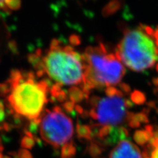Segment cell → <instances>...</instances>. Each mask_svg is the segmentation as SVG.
Instances as JSON below:
<instances>
[{
  "instance_id": "cell-1",
  "label": "cell",
  "mask_w": 158,
  "mask_h": 158,
  "mask_svg": "<svg viewBox=\"0 0 158 158\" xmlns=\"http://www.w3.org/2000/svg\"><path fill=\"white\" fill-rule=\"evenodd\" d=\"M11 111L16 116L38 124L48 103V85L38 81L32 73L11 72L7 81L0 86Z\"/></svg>"
},
{
  "instance_id": "cell-2",
  "label": "cell",
  "mask_w": 158,
  "mask_h": 158,
  "mask_svg": "<svg viewBox=\"0 0 158 158\" xmlns=\"http://www.w3.org/2000/svg\"><path fill=\"white\" fill-rule=\"evenodd\" d=\"M39 72L46 74L56 86L84 85L85 64L82 55L73 48L54 40L48 50L40 57Z\"/></svg>"
},
{
  "instance_id": "cell-3",
  "label": "cell",
  "mask_w": 158,
  "mask_h": 158,
  "mask_svg": "<svg viewBox=\"0 0 158 158\" xmlns=\"http://www.w3.org/2000/svg\"><path fill=\"white\" fill-rule=\"evenodd\" d=\"M82 56L85 64L83 89L86 92L94 88L115 87L125 75V66L117 54L107 52L102 44L87 48Z\"/></svg>"
},
{
  "instance_id": "cell-4",
  "label": "cell",
  "mask_w": 158,
  "mask_h": 158,
  "mask_svg": "<svg viewBox=\"0 0 158 158\" xmlns=\"http://www.w3.org/2000/svg\"><path fill=\"white\" fill-rule=\"evenodd\" d=\"M115 53L123 65L136 72L150 69L158 61V48L142 25L127 30Z\"/></svg>"
},
{
  "instance_id": "cell-5",
  "label": "cell",
  "mask_w": 158,
  "mask_h": 158,
  "mask_svg": "<svg viewBox=\"0 0 158 158\" xmlns=\"http://www.w3.org/2000/svg\"><path fill=\"white\" fill-rule=\"evenodd\" d=\"M131 106L122 91L115 87L107 88L104 96L92 100L90 115L102 127H115L132 120L135 115L128 111Z\"/></svg>"
},
{
  "instance_id": "cell-6",
  "label": "cell",
  "mask_w": 158,
  "mask_h": 158,
  "mask_svg": "<svg viewBox=\"0 0 158 158\" xmlns=\"http://www.w3.org/2000/svg\"><path fill=\"white\" fill-rule=\"evenodd\" d=\"M39 124L41 138L48 144L58 148L71 142L74 133L73 121L61 107L46 110Z\"/></svg>"
},
{
  "instance_id": "cell-7",
  "label": "cell",
  "mask_w": 158,
  "mask_h": 158,
  "mask_svg": "<svg viewBox=\"0 0 158 158\" xmlns=\"http://www.w3.org/2000/svg\"><path fill=\"white\" fill-rule=\"evenodd\" d=\"M110 158H143V156L135 144L129 140H123L113 149Z\"/></svg>"
},
{
  "instance_id": "cell-8",
  "label": "cell",
  "mask_w": 158,
  "mask_h": 158,
  "mask_svg": "<svg viewBox=\"0 0 158 158\" xmlns=\"http://www.w3.org/2000/svg\"><path fill=\"white\" fill-rule=\"evenodd\" d=\"M76 153V148L73 142L65 144L61 149V158H73Z\"/></svg>"
},
{
  "instance_id": "cell-9",
  "label": "cell",
  "mask_w": 158,
  "mask_h": 158,
  "mask_svg": "<svg viewBox=\"0 0 158 158\" xmlns=\"http://www.w3.org/2000/svg\"><path fill=\"white\" fill-rule=\"evenodd\" d=\"M134 140L138 144L143 146L149 141L150 138L148 136V133L145 129L139 130L136 131L135 133Z\"/></svg>"
},
{
  "instance_id": "cell-10",
  "label": "cell",
  "mask_w": 158,
  "mask_h": 158,
  "mask_svg": "<svg viewBox=\"0 0 158 158\" xmlns=\"http://www.w3.org/2000/svg\"><path fill=\"white\" fill-rule=\"evenodd\" d=\"M77 133L80 138H83L86 140H90L91 136V130L89 127L80 125L77 127Z\"/></svg>"
},
{
  "instance_id": "cell-11",
  "label": "cell",
  "mask_w": 158,
  "mask_h": 158,
  "mask_svg": "<svg viewBox=\"0 0 158 158\" xmlns=\"http://www.w3.org/2000/svg\"><path fill=\"white\" fill-rule=\"evenodd\" d=\"M132 100L137 104L141 105L146 101V96L144 94L140 91H135L131 96Z\"/></svg>"
},
{
  "instance_id": "cell-12",
  "label": "cell",
  "mask_w": 158,
  "mask_h": 158,
  "mask_svg": "<svg viewBox=\"0 0 158 158\" xmlns=\"http://www.w3.org/2000/svg\"><path fill=\"white\" fill-rule=\"evenodd\" d=\"M7 10L15 11L21 7V2L20 1H5Z\"/></svg>"
},
{
  "instance_id": "cell-13",
  "label": "cell",
  "mask_w": 158,
  "mask_h": 158,
  "mask_svg": "<svg viewBox=\"0 0 158 158\" xmlns=\"http://www.w3.org/2000/svg\"><path fill=\"white\" fill-rule=\"evenodd\" d=\"M22 146L26 148H31L34 144V140L31 135L29 136H27L24 137L22 140Z\"/></svg>"
},
{
  "instance_id": "cell-14",
  "label": "cell",
  "mask_w": 158,
  "mask_h": 158,
  "mask_svg": "<svg viewBox=\"0 0 158 158\" xmlns=\"http://www.w3.org/2000/svg\"><path fill=\"white\" fill-rule=\"evenodd\" d=\"M101 149L100 147L97 144H92L90 148V154L93 157H96L99 154H100Z\"/></svg>"
},
{
  "instance_id": "cell-15",
  "label": "cell",
  "mask_w": 158,
  "mask_h": 158,
  "mask_svg": "<svg viewBox=\"0 0 158 158\" xmlns=\"http://www.w3.org/2000/svg\"><path fill=\"white\" fill-rule=\"evenodd\" d=\"M152 148H154V150H153L151 154V158H158V140L156 139L155 143Z\"/></svg>"
},
{
  "instance_id": "cell-16",
  "label": "cell",
  "mask_w": 158,
  "mask_h": 158,
  "mask_svg": "<svg viewBox=\"0 0 158 158\" xmlns=\"http://www.w3.org/2000/svg\"><path fill=\"white\" fill-rule=\"evenodd\" d=\"M18 158H32V156L26 150H21L18 153Z\"/></svg>"
},
{
  "instance_id": "cell-17",
  "label": "cell",
  "mask_w": 158,
  "mask_h": 158,
  "mask_svg": "<svg viewBox=\"0 0 158 158\" xmlns=\"http://www.w3.org/2000/svg\"><path fill=\"white\" fill-rule=\"evenodd\" d=\"M5 117V108L2 103H0V121H2Z\"/></svg>"
},
{
  "instance_id": "cell-18",
  "label": "cell",
  "mask_w": 158,
  "mask_h": 158,
  "mask_svg": "<svg viewBox=\"0 0 158 158\" xmlns=\"http://www.w3.org/2000/svg\"><path fill=\"white\" fill-rule=\"evenodd\" d=\"M0 158H11L8 156H4L3 154V146L2 144V142L1 140H0Z\"/></svg>"
},
{
  "instance_id": "cell-19",
  "label": "cell",
  "mask_w": 158,
  "mask_h": 158,
  "mask_svg": "<svg viewBox=\"0 0 158 158\" xmlns=\"http://www.w3.org/2000/svg\"><path fill=\"white\" fill-rule=\"evenodd\" d=\"M0 9H4V10H6V11H7L6 2H5V1H0Z\"/></svg>"
},
{
  "instance_id": "cell-20",
  "label": "cell",
  "mask_w": 158,
  "mask_h": 158,
  "mask_svg": "<svg viewBox=\"0 0 158 158\" xmlns=\"http://www.w3.org/2000/svg\"><path fill=\"white\" fill-rule=\"evenodd\" d=\"M154 39H155L156 45L158 47V28L157 29V31L154 33Z\"/></svg>"
},
{
  "instance_id": "cell-21",
  "label": "cell",
  "mask_w": 158,
  "mask_h": 158,
  "mask_svg": "<svg viewBox=\"0 0 158 158\" xmlns=\"http://www.w3.org/2000/svg\"><path fill=\"white\" fill-rule=\"evenodd\" d=\"M154 138H155L156 139L158 140V128H156L155 131H154Z\"/></svg>"
},
{
  "instance_id": "cell-22",
  "label": "cell",
  "mask_w": 158,
  "mask_h": 158,
  "mask_svg": "<svg viewBox=\"0 0 158 158\" xmlns=\"http://www.w3.org/2000/svg\"><path fill=\"white\" fill-rule=\"evenodd\" d=\"M153 83H154L156 86L158 87V77L153 78Z\"/></svg>"
},
{
  "instance_id": "cell-23",
  "label": "cell",
  "mask_w": 158,
  "mask_h": 158,
  "mask_svg": "<svg viewBox=\"0 0 158 158\" xmlns=\"http://www.w3.org/2000/svg\"><path fill=\"white\" fill-rule=\"evenodd\" d=\"M156 70H157V71L158 72V63L157 64V65H156Z\"/></svg>"
},
{
  "instance_id": "cell-24",
  "label": "cell",
  "mask_w": 158,
  "mask_h": 158,
  "mask_svg": "<svg viewBox=\"0 0 158 158\" xmlns=\"http://www.w3.org/2000/svg\"><path fill=\"white\" fill-rule=\"evenodd\" d=\"M157 113H158V109H157Z\"/></svg>"
}]
</instances>
